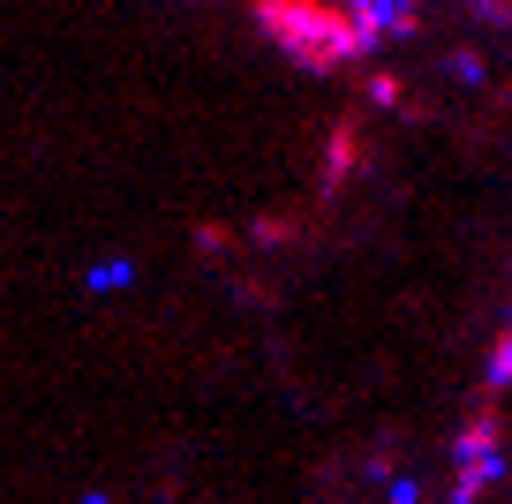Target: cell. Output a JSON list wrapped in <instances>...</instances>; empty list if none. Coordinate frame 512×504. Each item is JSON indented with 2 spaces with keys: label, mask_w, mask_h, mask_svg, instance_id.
Segmentation results:
<instances>
[{
  "label": "cell",
  "mask_w": 512,
  "mask_h": 504,
  "mask_svg": "<svg viewBox=\"0 0 512 504\" xmlns=\"http://www.w3.org/2000/svg\"><path fill=\"white\" fill-rule=\"evenodd\" d=\"M256 31L272 38L302 76H347L377 53V31L347 0H256Z\"/></svg>",
  "instance_id": "cell-1"
},
{
  "label": "cell",
  "mask_w": 512,
  "mask_h": 504,
  "mask_svg": "<svg viewBox=\"0 0 512 504\" xmlns=\"http://www.w3.org/2000/svg\"><path fill=\"white\" fill-rule=\"evenodd\" d=\"M497 474H505V437H497V422L482 414V422H467L460 437H452V504H482L497 489Z\"/></svg>",
  "instance_id": "cell-2"
},
{
  "label": "cell",
  "mask_w": 512,
  "mask_h": 504,
  "mask_svg": "<svg viewBox=\"0 0 512 504\" xmlns=\"http://www.w3.org/2000/svg\"><path fill=\"white\" fill-rule=\"evenodd\" d=\"M482 392H512V331L490 347V369H482Z\"/></svg>",
  "instance_id": "cell-3"
},
{
  "label": "cell",
  "mask_w": 512,
  "mask_h": 504,
  "mask_svg": "<svg viewBox=\"0 0 512 504\" xmlns=\"http://www.w3.org/2000/svg\"><path fill=\"white\" fill-rule=\"evenodd\" d=\"M475 16H490V23H512V0H467Z\"/></svg>",
  "instance_id": "cell-4"
}]
</instances>
